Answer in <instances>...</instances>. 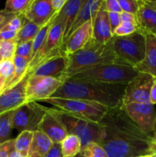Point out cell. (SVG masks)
<instances>
[{
	"label": "cell",
	"mask_w": 156,
	"mask_h": 157,
	"mask_svg": "<svg viewBox=\"0 0 156 157\" xmlns=\"http://www.w3.org/2000/svg\"><path fill=\"white\" fill-rule=\"evenodd\" d=\"M99 126L100 137L97 144L109 157L148 156L156 149L152 136L144 133L122 107L109 109Z\"/></svg>",
	"instance_id": "6da1fadb"
},
{
	"label": "cell",
	"mask_w": 156,
	"mask_h": 157,
	"mask_svg": "<svg viewBox=\"0 0 156 157\" xmlns=\"http://www.w3.org/2000/svg\"><path fill=\"white\" fill-rule=\"evenodd\" d=\"M125 87L124 84L65 79L51 98L82 100L97 103L109 109L117 108L123 106Z\"/></svg>",
	"instance_id": "7a4b0ae2"
},
{
	"label": "cell",
	"mask_w": 156,
	"mask_h": 157,
	"mask_svg": "<svg viewBox=\"0 0 156 157\" xmlns=\"http://www.w3.org/2000/svg\"><path fill=\"white\" fill-rule=\"evenodd\" d=\"M68 67L61 78L64 80L74 74L102 64H119L129 66L116 54L109 41L106 44H99L90 38L83 48L68 55ZM131 67V66H129Z\"/></svg>",
	"instance_id": "3957f363"
},
{
	"label": "cell",
	"mask_w": 156,
	"mask_h": 157,
	"mask_svg": "<svg viewBox=\"0 0 156 157\" xmlns=\"http://www.w3.org/2000/svg\"><path fill=\"white\" fill-rule=\"evenodd\" d=\"M137 74V71L134 67L129 66L102 64L78 72L67 79L127 84Z\"/></svg>",
	"instance_id": "277c9868"
},
{
	"label": "cell",
	"mask_w": 156,
	"mask_h": 157,
	"mask_svg": "<svg viewBox=\"0 0 156 157\" xmlns=\"http://www.w3.org/2000/svg\"><path fill=\"white\" fill-rule=\"evenodd\" d=\"M41 102L51 104L58 110L96 124H99L102 121L109 110L97 103L82 100L51 98L43 100Z\"/></svg>",
	"instance_id": "5b68a950"
},
{
	"label": "cell",
	"mask_w": 156,
	"mask_h": 157,
	"mask_svg": "<svg viewBox=\"0 0 156 157\" xmlns=\"http://www.w3.org/2000/svg\"><path fill=\"white\" fill-rule=\"evenodd\" d=\"M110 43L116 55L131 67H135L145 58V36L139 31L126 36H113Z\"/></svg>",
	"instance_id": "8992f818"
},
{
	"label": "cell",
	"mask_w": 156,
	"mask_h": 157,
	"mask_svg": "<svg viewBox=\"0 0 156 157\" xmlns=\"http://www.w3.org/2000/svg\"><path fill=\"white\" fill-rule=\"evenodd\" d=\"M56 113L65 127L67 134L75 135L80 140L81 150L90 143H98L100 137L99 124L76 117L58 109H56Z\"/></svg>",
	"instance_id": "52a82bcc"
},
{
	"label": "cell",
	"mask_w": 156,
	"mask_h": 157,
	"mask_svg": "<svg viewBox=\"0 0 156 157\" xmlns=\"http://www.w3.org/2000/svg\"><path fill=\"white\" fill-rule=\"evenodd\" d=\"M64 24L57 15L47 35V39L39 52L29 63L28 72H32L41 63L59 55H64L62 50Z\"/></svg>",
	"instance_id": "ba28073f"
},
{
	"label": "cell",
	"mask_w": 156,
	"mask_h": 157,
	"mask_svg": "<svg viewBox=\"0 0 156 157\" xmlns=\"http://www.w3.org/2000/svg\"><path fill=\"white\" fill-rule=\"evenodd\" d=\"M49 107H44L35 101H29L15 110L12 118V128L19 133L38 130L40 124Z\"/></svg>",
	"instance_id": "9c48e42d"
},
{
	"label": "cell",
	"mask_w": 156,
	"mask_h": 157,
	"mask_svg": "<svg viewBox=\"0 0 156 157\" xmlns=\"http://www.w3.org/2000/svg\"><path fill=\"white\" fill-rule=\"evenodd\" d=\"M61 79L51 77L33 76L29 74L26 86L28 102L48 99L62 85Z\"/></svg>",
	"instance_id": "30bf717a"
},
{
	"label": "cell",
	"mask_w": 156,
	"mask_h": 157,
	"mask_svg": "<svg viewBox=\"0 0 156 157\" xmlns=\"http://www.w3.org/2000/svg\"><path fill=\"white\" fill-rule=\"evenodd\" d=\"M154 78L147 74L138 72L126 84L123 97V105L139 103H150V92Z\"/></svg>",
	"instance_id": "8fae6325"
},
{
	"label": "cell",
	"mask_w": 156,
	"mask_h": 157,
	"mask_svg": "<svg viewBox=\"0 0 156 157\" xmlns=\"http://www.w3.org/2000/svg\"><path fill=\"white\" fill-rule=\"evenodd\" d=\"M128 116L146 134L151 136L153 133L155 110L154 105L148 104L132 103L122 106Z\"/></svg>",
	"instance_id": "7c38bea8"
},
{
	"label": "cell",
	"mask_w": 156,
	"mask_h": 157,
	"mask_svg": "<svg viewBox=\"0 0 156 157\" xmlns=\"http://www.w3.org/2000/svg\"><path fill=\"white\" fill-rule=\"evenodd\" d=\"M28 77L29 72L15 87L6 90L0 95V115L17 110L28 102L26 86Z\"/></svg>",
	"instance_id": "4fadbf2b"
},
{
	"label": "cell",
	"mask_w": 156,
	"mask_h": 157,
	"mask_svg": "<svg viewBox=\"0 0 156 157\" xmlns=\"http://www.w3.org/2000/svg\"><path fill=\"white\" fill-rule=\"evenodd\" d=\"M38 130L47 135L54 144H61L68 135L65 127L57 115L56 109L54 108H49L40 124Z\"/></svg>",
	"instance_id": "5bb4252c"
},
{
	"label": "cell",
	"mask_w": 156,
	"mask_h": 157,
	"mask_svg": "<svg viewBox=\"0 0 156 157\" xmlns=\"http://www.w3.org/2000/svg\"><path fill=\"white\" fill-rule=\"evenodd\" d=\"M57 14L52 9L50 0H32L23 16L41 28Z\"/></svg>",
	"instance_id": "9a60e30c"
},
{
	"label": "cell",
	"mask_w": 156,
	"mask_h": 157,
	"mask_svg": "<svg viewBox=\"0 0 156 157\" xmlns=\"http://www.w3.org/2000/svg\"><path fill=\"white\" fill-rule=\"evenodd\" d=\"M113 38V33L109 19V12L102 0L96 18L93 23V34L91 39L99 44H106Z\"/></svg>",
	"instance_id": "2e32d148"
},
{
	"label": "cell",
	"mask_w": 156,
	"mask_h": 157,
	"mask_svg": "<svg viewBox=\"0 0 156 157\" xmlns=\"http://www.w3.org/2000/svg\"><path fill=\"white\" fill-rule=\"evenodd\" d=\"M138 31L145 34L156 30V1L138 0Z\"/></svg>",
	"instance_id": "e0dca14e"
},
{
	"label": "cell",
	"mask_w": 156,
	"mask_h": 157,
	"mask_svg": "<svg viewBox=\"0 0 156 157\" xmlns=\"http://www.w3.org/2000/svg\"><path fill=\"white\" fill-rule=\"evenodd\" d=\"M68 57L62 55L47 60L37 66L30 75L41 77H51L61 79L68 67Z\"/></svg>",
	"instance_id": "ac0fdd59"
},
{
	"label": "cell",
	"mask_w": 156,
	"mask_h": 157,
	"mask_svg": "<svg viewBox=\"0 0 156 157\" xmlns=\"http://www.w3.org/2000/svg\"><path fill=\"white\" fill-rule=\"evenodd\" d=\"M145 36V55L143 61L134 67L138 72L147 74L156 79V37L151 32Z\"/></svg>",
	"instance_id": "d6986e66"
},
{
	"label": "cell",
	"mask_w": 156,
	"mask_h": 157,
	"mask_svg": "<svg viewBox=\"0 0 156 157\" xmlns=\"http://www.w3.org/2000/svg\"><path fill=\"white\" fill-rule=\"evenodd\" d=\"M92 34L93 25L91 21H89L70 35L64 46V55L68 56L83 48L91 38Z\"/></svg>",
	"instance_id": "ffe728a7"
},
{
	"label": "cell",
	"mask_w": 156,
	"mask_h": 157,
	"mask_svg": "<svg viewBox=\"0 0 156 157\" xmlns=\"http://www.w3.org/2000/svg\"><path fill=\"white\" fill-rule=\"evenodd\" d=\"M85 0H67L63 9L60 11L58 16L61 18L64 24V32L63 35L62 50L64 41L67 34L77 17L81 8L84 6Z\"/></svg>",
	"instance_id": "44dd1931"
},
{
	"label": "cell",
	"mask_w": 156,
	"mask_h": 157,
	"mask_svg": "<svg viewBox=\"0 0 156 157\" xmlns=\"http://www.w3.org/2000/svg\"><path fill=\"white\" fill-rule=\"evenodd\" d=\"M53 145L54 143L43 132L40 130L35 131L28 157H44Z\"/></svg>",
	"instance_id": "7402d4cb"
},
{
	"label": "cell",
	"mask_w": 156,
	"mask_h": 157,
	"mask_svg": "<svg viewBox=\"0 0 156 157\" xmlns=\"http://www.w3.org/2000/svg\"><path fill=\"white\" fill-rule=\"evenodd\" d=\"M13 61L14 64H15V73H14V75L11 81L8 84L6 90H9L12 87H15L28 73V66L29 63H30L28 60L22 58V57L15 55Z\"/></svg>",
	"instance_id": "603a6c76"
},
{
	"label": "cell",
	"mask_w": 156,
	"mask_h": 157,
	"mask_svg": "<svg viewBox=\"0 0 156 157\" xmlns=\"http://www.w3.org/2000/svg\"><path fill=\"white\" fill-rule=\"evenodd\" d=\"M40 29L41 28L39 26L36 25L23 16L22 26L17 35V44H21L26 41H33Z\"/></svg>",
	"instance_id": "cb8c5ba5"
},
{
	"label": "cell",
	"mask_w": 156,
	"mask_h": 157,
	"mask_svg": "<svg viewBox=\"0 0 156 157\" xmlns=\"http://www.w3.org/2000/svg\"><path fill=\"white\" fill-rule=\"evenodd\" d=\"M90 0H85V2H84V6L81 8L77 17L76 18L74 22L73 23V25H72L71 28H70V31H69L68 34H67V37H66V39L64 43V46H63V52H64V46H65L66 43H67L68 38L70 37V35H71L73 32H76L79 28H80L81 26L84 25L85 23H87V21H91V14H90Z\"/></svg>",
	"instance_id": "d4e9b609"
},
{
	"label": "cell",
	"mask_w": 156,
	"mask_h": 157,
	"mask_svg": "<svg viewBox=\"0 0 156 157\" xmlns=\"http://www.w3.org/2000/svg\"><path fill=\"white\" fill-rule=\"evenodd\" d=\"M64 157H73L81 151L80 140L75 135L68 134L61 143Z\"/></svg>",
	"instance_id": "484cf974"
},
{
	"label": "cell",
	"mask_w": 156,
	"mask_h": 157,
	"mask_svg": "<svg viewBox=\"0 0 156 157\" xmlns=\"http://www.w3.org/2000/svg\"><path fill=\"white\" fill-rule=\"evenodd\" d=\"M34 132L23 131L15 139V150L24 157H28V152L32 145Z\"/></svg>",
	"instance_id": "4316f807"
},
{
	"label": "cell",
	"mask_w": 156,
	"mask_h": 157,
	"mask_svg": "<svg viewBox=\"0 0 156 157\" xmlns=\"http://www.w3.org/2000/svg\"><path fill=\"white\" fill-rule=\"evenodd\" d=\"M58 15H55L48 22L46 25H44V26L40 29V30L38 31V34L36 35L35 38H34V40L32 41V58L33 59L34 57L37 55L38 52L40 51V49L42 48V46L44 45V42H45L46 39H47V35H48V32L50 31V28H51L52 25H53L55 17Z\"/></svg>",
	"instance_id": "83f0119b"
},
{
	"label": "cell",
	"mask_w": 156,
	"mask_h": 157,
	"mask_svg": "<svg viewBox=\"0 0 156 157\" xmlns=\"http://www.w3.org/2000/svg\"><path fill=\"white\" fill-rule=\"evenodd\" d=\"M14 113L15 110L0 115V145L11 140Z\"/></svg>",
	"instance_id": "f1b7e54d"
},
{
	"label": "cell",
	"mask_w": 156,
	"mask_h": 157,
	"mask_svg": "<svg viewBox=\"0 0 156 157\" xmlns=\"http://www.w3.org/2000/svg\"><path fill=\"white\" fill-rule=\"evenodd\" d=\"M31 2L32 0H8L4 10L11 15L23 16Z\"/></svg>",
	"instance_id": "f546056e"
},
{
	"label": "cell",
	"mask_w": 156,
	"mask_h": 157,
	"mask_svg": "<svg viewBox=\"0 0 156 157\" xmlns=\"http://www.w3.org/2000/svg\"><path fill=\"white\" fill-rule=\"evenodd\" d=\"M17 42L12 41H0V61L2 60H14L16 54Z\"/></svg>",
	"instance_id": "4dcf8cb0"
},
{
	"label": "cell",
	"mask_w": 156,
	"mask_h": 157,
	"mask_svg": "<svg viewBox=\"0 0 156 157\" xmlns=\"http://www.w3.org/2000/svg\"><path fill=\"white\" fill-rule=\"evenodd\" d=\"M85 157H109L106 152L97 143H90L81 150Z\"/></svg>",
	"instance_id": "1f68e13d"
},
{
	"label": "cell",
	"mask_w": 156,
	"mask_h": 157,
	"mask_svg": "<svg viewBox=\"0 0 156 157\" xmlns=\"http://www.w3.org/2000/svg\"><path fill=\"white\" fill-rule=\"evenodd\" d=\"M15 73V64L13 60H2L0 61V75L9 81Z\"/></svg>",
	"instance_id": "d6a6232c"
},
{
	"label": "cell",
	"mask_w": 156,
	"mask_h": 157,
	"mask_svg": "<svg viewBox=\"0 0 156 157\" xmlns=\"http://www.w3.org/2000/svg\"><path fill=\"white\" fill-rule=\"evenodd\" d=\"M138 30V25L135 23L123 22L121 23L117 29L113 32V36L122 37L129 35Z\"/></svg>",
	"instance_id": "836d02e7"
},
{
	"label": "cell",
	"mask_w": 156,
	"mask_h": 157,
	"mask_svg": "<svg viewBox=\"0 0 156 157\" xmlns=\"http://www.w3.org/2000/svg\"><path fill=\"white\" fill-rule=\"evenodd\" d=\"M15 55L26 58L31 62L32 58V41H26L18 44Z\"/></svg>",
	"instance_id": "e575fe53"
},
{
	"label": "cell",
	"mask_w": 156,
	"mask_h": 157,
	"mask_svg": "<svg viewBox=\"0 0 156 157\" xmlns=\"http://www.w3.org/2000/svg\"><path fill=\"white\" fill-rule=\"evenodd\" d=\"M22 23L23 16L14 15L0 31H12V32H18L22 26Z\"/></svg>",
	"instance_id": "d590c367"
},
{
	"label": "cell",
	"mask_w": 156,
	"mask_h": 157,
	"mask_svg": "<svg viewBox=\"0 0 156 157\" xmlns=\"http://www.w3.org/2000/svg\"><path fill=\"white\" fill-rule=\"evenodd\" d=\"M122 12L136 15L139 4L138 0H118Z\"/></svg>",
	"instance_id": "8d00e7d4"
},
{
	"label": "cell",
	"mask_w": 156,
	"mask_h": 157,
	"mask_svg": "<svg viewBox=\"0 0 156 157\" xmlns=\"http://www.w3.org/2000/svg\"><path fill=\"white\" fill-rule=\"evenodd\" d=\"M15 150V139H11L0 145V157H9V153Z\"/></svg>",
	"instance_id": "74e56055"
},
{
	"label": "cell",
	"mask_w": 156,
	"mask_h": 157,
	"mask_svg": "<svg viewBox=\"0 0 156 157\" xmlns=\"http://www.w3.org/2000/svg\"><path fill=\"white\" fill-rule=\"evenodd\" d=\"M109 19H110V27H111L112 33L118 28V26L121 24L120 21V13L116 12H109Z\"/></svg>",
	"instance_id": "f35d334b"
},
{
	"label": "cell",
	"mask_w": 156,
	"mask_h": 157,
	"mask_svg": "<svg viewBox=\"0 0 156 157\" xmlns=\"http://www.w3.org/2000/svg\"><path fill=\"white\" fill-rule=\"evenodd\" d=\"M105 6L109 12L121 13L122 12L118 0H105Z\"/></svg>",
	"instance_id": "ab89813d"
},
{
	"label": "cell",
	"mask_w": 156,
	"mask_h": 157,
	"mask_svg": "<svg viewBox=\"0 0 156 157\" xmlns=\"http://www.w3.org/2000/svg\"><path fill=\"white\" fill-rule=\"evenodd\" d=\"M102 0H90V14H91V21L92 25H93V21H94L95 18H96V15L98 13L99 7L101 6Z\"/></svg>",
	"instance_id": "60d3db41"
},
{
	"label": "cell",
	"mask_w": 156,
	"mask_h": 157,
	"mask_svg": "<svg viewBox=\"0 0 156 157\" xmlns=\"http://www.w3.org/2000/svg\"><path fill=\"white\" fill-rule=\"evenodd\" d=\"M44 157H64L62 150H61V144H54L50 150L47 152V154Z\"/></svg>",
	"instance_id": "b9f144b4"
},
{
	"label": "cell",
	"mask_w": 156,
	"mask_h": 157,
	"mask_svg": "<svg viewBox=\"0 0 156 157\" xmlns=\"http://www.w3.org/2000/svg\"><path fill=\"white\" fill-rule=\"evenodd\" d=\"M18 32H12V31H0V41H16Z\"/></svg>",
	"instance_id": "7bdbcfd3"
},
{
	"label": "cell",
	"mask_w": 156,
	"mask_h": 157,
	"mask_svg": "<svg viewBox=\"0 0 156 157\" xmlns=\"http://www.w3.org/2000/svg\"><path fill=\"white\" fill-rule=\"evenodd\" d=\"M120 21L121 23L123 22H131V23H135L138 25L137 24V18L135 15L132 14L127 13V12H122L120 13Z\"/></svg>",
	"instance_id": "ee69618b"
},
{
	"label": "cell",
	"mask_w": 156,
	"mask_h": 157,
	"mask_svg": "<svg viewBox=\"0 0 156 157\" xmlns=\"http://www.w3.org/2000/svg\"><path fill=\"white\" fill-rule=\"evenodd\" d=\"M13 16V15L9 14L5 10H0V30Z\"/></svg>",
	"instance_id": "f6af8a7d"
},
{
	"label": "cell",
	"mask_w": 156,
	"mask_h": 157,
	"mask_svg": "<svg viewBox=\"0 0 156 157\" xmlns=\"http://www.w3.org/2000/svg\"><path fill=\"white\" fill-rule=\"evenodd\" d=\"M67 0H50L51 6L55 13H59L60 11L63 9Z\"/></svg>",
	"instance_id": "bcb514c9"
},
{
	"label": "cell",
	"mask_w": 156,
	"mask_h": 157,
	"mask_svg": "<svg viewBox=\"0 0 156 157\" xmlns=\"http://www.w3.org/2000/svg\"><path fill=\"white\" fill-rule=\"evenodd\" d=\"M150 104L152 105L156 104V79L154 80L151 86V92H150Z\"/></svg>",
	"instance_id": "7dc6e473"
},
{
	"label": "cell",
	"mask_w": 156,
	"mask_h": 157,
	"mask_svg": "<svg viewBox=\"0 0 156 157\" xmlns=\"http://www.w3.org/2000/svg\"><path fill=\"white\" fill-rule=\"evenodd\" d=\"M9 157H24L21 153H18V151H16L15 150H12L10 153H9Z\"/></svg>",
	"instance_id": "c3c4849f"
},
{
	"label": "cell",
	"mask_w": 156,
	"mask_h": 157,
	"mask_svg": "<svg viewBox=\"0 0 156 157\" xmlns=\"http://www.w3.org/2000/svg\"><path fill=\"white\" fill-rule=\"evenodd\" d=\"M152 137L156 142V112H155V118H154V127H153Z\"/></svg>",
	"instance_id": "681fc988"
},
{
	"label": "cell",
	"mask_w": 156,
	"mask_h": 157,
	"mask_svg": "<svg viewBox=\"0 0 156 157\" xmlns=\"http://www.w3.org/2000/svg\"><path fill=\"white\" fill-rule=\"evenodd\" d=\"M149 157H156V149L149 155Z\"/></svg>",
	"instance_id": "f907efd6"
},
{
	"label": "cell",
	"mask_w": 156,
	"mask_h": 157,
	"mask_svg": "<svg viewBox=\"0 0 156 157\" xmlns=\"http://www.w3.org/2000/svg\"><path fill=\"white\" fill-rule=\"evenodd\" d=\"M73 157H85V156H84V155L80 152V153H79L77 155H76V156Z\"/></svg>",
	"instance_id": "816d5d0a"
},
{
	"label": "cell",
	"mask_w": 156,
	"mask_h": 157,
	"mask_svg": "<svg viewBox=\"0 0 156 157\" xmlns=\"http://www.w3.org/2000/svg\"><path fill=\"white\" fill-rule=\"evenodd\" d=\"M151 33H153V34H154V35H155V37H156V30H154V32H151Z\"/></svg>",
	"instance_id": "f5cc1de1"
},
{
	"label": "cell",
	"mask_w": 156,
	"mask_h": 157,
	"mask_svg": "<svg viewBox=\"0 0 156 157\" xmlns=\"http://www.w3.org/2000/svg\"><path fill=\"white\" fill-rule=\"evenodd\" d=\"M139 157H149V155H148V156H139Z\"/></svg>",
	"instance_id": "db71d44e"
}]
</instances>
